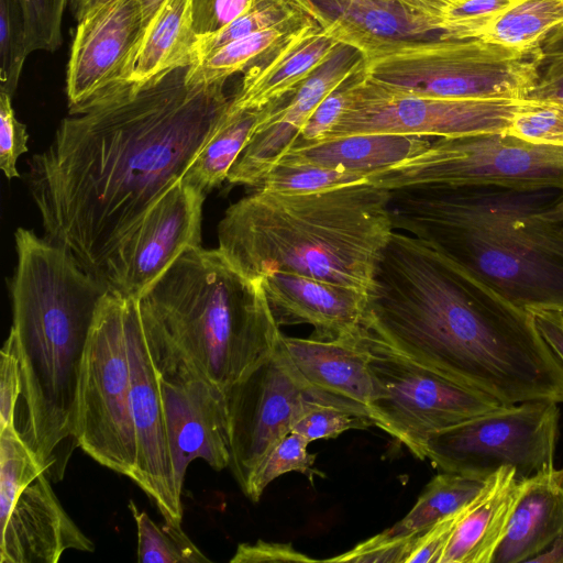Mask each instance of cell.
I'll return each mask as SVG.
<instances>
[{
  "instance_id": "836d02e7",
  "label": "cell",
  "mask_w": 563,
  "mask_h": 563,
  "mask_svg": "<svg viewBox=\"0 0 563 563\" xmlns=\"http://www.w3.org/2000/svg\"><path fill=\"white\" fill-rule=\"evenodd\" d=\"M368 181V177L303 162L283 161L263 178L256 189L287 194H310Z\"/></svg>"
},
{
  "instance_id": "9c48e42d",
  "label": "cell",
  "mask_w": 563,
  "mask_h": 563,
  "mask_svg": "<svg viewBox=\"0 0 563 563\" xmlns=\"http://www.w3.org/2000/svg\"><path fill=\"white\" fill-rule=\"evenodd\" d=\"M368 180L389 190L482 185L563 188V147L532 145L507 133L440 137Z\"/></svg>"
},
{
  "instance_id": "f6af8a7d",
  "label": "cell",
  "mask_w": 563,
  "mask_h": 563,
  "mask_svg": "<svg viewBox=\"0 0 563 563\" xmlns=\"http://www.w3.org/2000/svg\"><path fill=\"white\" fill-rule=\"evenodd\" d=\"M363 70L364 65L321 101L299 132L296 142H319L325 136L343 112L347 93Z\"/></svg>"
},
{
  "instance_id": "ffe728a7",
  "label": "cell",
  "mask_w": 563,
  "mask_h": 563,
  "mask_svg": "<svg viewBox=\"0 0 563 563\" xmlns=\"http://www.w3.org/2000/svg\"><path fill=\"white\" fill-rule=\"evenodd\" d=\"M282 346L301 380L322 404L369 417L373 382L362 330L338 339L283 334Z\"/></svg>"
},
{
  "instance_id": "83f0119b",
  "label": "cell",
  "mask_w": 563,
  "mask_h": 563,
  "mask_svg": "<svg viewBox=\"0 0 563 563\" xmlns=\"http://www.w3.org/2000/svg\"><path fill=\"white\" fill-rule=\"evenodd\" d=\"M311 20L299 11L278 24L234 40L189 66L187 80L194 84L225 82L232 75L244 73L254 62Z\"/></svg>"
},
{
  "instance_id": "7c38bea8",
  "label": "cell",
  "mask_w": 563,
  "mask_h": 563,
  "mask_svg": "<svg viewBox=\"0 0 563 563\" xmlns=\"http://www.w3.org/2000/svg\"><path fill=\"white\" fill-rule=\"evenodd\" d=\"M230 426L229 467L243 490L263 456L314 404L283 346L225 391ZM324 405V404H322Z\"/></svg>"
},
{
  "instance_id": "f5cc1de1",
  "label": "cell",
  "mask_w": 563,
  "mask_h": 563,
  "mask_svg": "<svg viewBox=\"0 0 563 563\" xmlns=\"http://www.w3.org/2000/svg\"><path fill=\"white\" fill-rule=\"evenodd\" d=\"M139 2L142 8L145 25L147 26L165 0H139Z\"/></svg>"
},
{
  "instance_id": "816d5d0a",
  "label": "cell",
  "mask_w": 563,
  "mask_h": 563,
  "mask_svg": "<svg viewBox=\"0 0 563 563\" xmlns=\"http://www.w3.org/2000/svg\"><path fill=\"white\" fill-rule=\"evenodd\" d=\"M530 562L563 563V531L556 537L549 548L534 556Z\"/></svg>"
},
{
  "instance_id": "f35d334b",
  "label": "cell",
  "mask_w": 563,
  "mask_h": 563,
  "mask_svg": "<svg viewBox=\"0 0 563 563\" xmlns=\"http://www.w3.org/2000/svg\"><path fill=\"white\" fill-rule=\"evenodd\" d=\"M374 426L373 420L362 413L341 407L314 404L296 422V432L309 442L321 439H334L352 429H367Z\"/></svg>"
},
{
  "instance_id": "c3c4849f",
  "label": "cell",
  "mask_w": 563,
  "mask_h": 563,
  "mask_svg": "<svg viewBox=\"0 0 563 563\" xmlns=\"http://www.w3.org/2000/svg\"><path fill=\"white\" fill-rule=\"evenodd\" d=\"M232 563H258V562H320L296 550L290 543L268 542L257 540L254 543H241L238 545Z\"/></svg>"
},
{
  "instance_id": "2e32d148",
  "label": "cell",
  "mask_w": 563,
  "mask_h": 563,
  "mask_svg": "<svg viewBox=\"0 0 563 563\" xmlns=\"http://www.w3.org/2000/svg\"><path fill=\"white\" fill-rule=\"evenodd\" d=\"M357 48L338 43L329 56L285 99L267 106L227 180L257 188L292 146L321 101L364 65Z\"/></svg>"
},
{
  "instance_id": "ac0fdd59",
  "label": "cell",
  "mask_w": 563,
  "mask_h": 563,
  "mask_svg": "<svg viewBox=\"0 0 563 563\" xmlns=\"http://www.w3.org/2000/svg\"><path fill=\"white\" fill-rule=\"evenodd\" d=\"M338 43L364 58L406 43L441 38V19L408 9L398 0H288Z\"/></svg>"
},
{
  "instance_id": "8d00e7d4",
  "label": "cell",
  "mask_w": 563,
  "mask_h": 563,
  "mask_svg": "<svg viewBox=\"0 0 563 563\" xmlns=\"http://www.w3.org/2000/svg\"><path fill=\"white\" fill-rule=\"evenodd\" d=\"M525 0H459L441 16L443 40L481 38L503 14Z\"/></svg>"
},
{
  "instance_id": "ba28073f",
  "label": "cell",
  "mask_w": 563,
  "mask_h": 563,
  "mask_svg": "<svg viewBox=\"0 0 563 563\" xmlns=\"http://www.w3.org/2000/svg\"><path fill=\"white\" fill-rule=\"evenodd\" d=\"M362 339L373 382L369 418L421 461L433 434L505 406L397 353L363 330Z\"/></svg>"
},
{
  "instance_id": "d590c367",
  "label": "cell",
  "mask_w": 563,
  "mask_h": 563,
  "mask_svg": "<svg viewBox=\"0 0 563 563\" xmlns=\"http://www.w3.org/2000/svg\"><path fill=\"white\" fill-rule=\"evenodd\" d=\"M299 12L288 0H255L219 32L199 37L198 60L217 48L249 34L278 24Z\"/></svg>"
},
{
  "instance_id": "7402d4cb",
  "label": "cell",
  "mask_w": 563,
  "mask_h": 563,
  "mask_svg": "<svg viewBox=\"0 0 563 563\" xmlns=\"http://www.w3.org/2000/svg\"><path fill=\"white\" fill-rule=\"evenodd\" d=\"M338 42L311 20L243 75L232 109H263L289 96L332 52Z\"/></svg>"
},
{
  "instance_id": "4316f807",
  "label": "cell",
  "mask_w": 563,
  "mask_h": 563,
  "mask_svg": "<svg viewBox=\"0 0 563 563\" xmlns=\"http://www.w3.org/2000/svg\"><path fill=\"white\" fill-rule=\"evenodd\" d=\"M264 110L232 109L229 103L212 135L181 179L205 195L227 180Z\"/></svg>"
},
{
  "instance_id": "e575fe53",
  "label": "cell",
  "mask_w": 563,
  "mask_h": 563,
  "mask_svg": "<svg viewBox=\"0 0 563 563\" xmlns=\"http://www.w3.org/2000/svg\"><path fill=\"white\" fill-rule=\"evenodd\" d=\"M29 54L24 0H0V92L14 95Z\"/></svg>"
},
{
  "instance_id": "b9f144b4",
  "label": "cell",
  "mask_w": 563,
  "mask_h": 563,
  "mask_svg": "<svg viewBox=\"0 0 563 563\" xmlns=\"http://www.w3.org/2000/svg\"><path fill=\"white\" fill-rule=\"evenodd\" d=\"M415 537V536H413ZM413 537L400 538L385 529L351 550L322 560L324 562L406 563Z\"/></svg>"
},
{
  "instance_id": "8992f818",
  "label": "cell",
  "mask_w": 563,
  "mask_h": 563,
  "mask_svg": "<svg viewBox=\"0 0 563 563\" xmlns=\"http://www.w3.org/2000/svg\"><path fill=\"white\" fill-rule=\"evenodd\" d=\"M541 46L515 49L481 38L406 43L365 58L366 75L405 92L438 98H528Z\"/></svg>"
},
{
  "instance_id": "ee69618b",
  "label": "cell",
  "mask_w": 563,
  "mask_h": 563,
  "mask_svg": "<svg viewBox=\"0 0 563 563\" xmlns=\"http://www.w3.org/2000/svg\"><path fill=\"white\" fill-rule=\"evenodd\" d=\"M473 500L441 518L423 532L416 534L411 541L406 563H439L454 530L468 511Z\"/></svg>"
},
{
  "instance_id": "f907efd6",
  "label": "cell",
  "mask_w": 563,
  "mask_h": 563,
  "mask_svg": "<svg viewBox=\"0 0 563 563\" xmlns=\"http://www.w3.org/2000/svg\"><path fill=\"white\" fill-rule=\"evenodd\" d=\"M401 4L418 13L441 19L444 11L459 0H398Z\"/></svg>"
},
{
  "instance_id": "60d3db41",
  "label": "cell",
  "mask_w": 563,
  "mask_h": 563,
  "mask_svg": "<svg viewBox=\"0 0 563 563\" xmlns=\"http://www.w3.org/2000/svg\"><path fill=\"white\" fill-rule=\"evenodd\" d=\"M528 98L563 101V25L552 31L541 44L539 77Z\"/></svg>"
},
{
  "instance_id": "1f68e13d",
  "label": "cell",
  "mask_w": 563,
  "mask_h": 563,
  "mask_svg": "<svg viewBox=\"0 0 563 563\" xmlns=\"http://www.w3.org/2000/svg\"><path fill=\"white\" fill-rule=\"evenodd\" d=\"M45 466L14 427L0 429V522L3 525L15 499Z\"/></svg>"
},
{
  "instance_id": "484cf974",
  "label": "cell",
  "mask_w": 563,
  "mask_h": 563,
  "mask_svg": "<svg viewBox=\"0 0 563 563\" xmlns=\"http://www.w3.org/2000/svg\"><path fill=\"white\" fill-rule=\"evenodd\" d=\"M198 42L191 0H165L145 27L128 84H143L164 71L196 64Z\"/></svg>"
},
{
  "instance_id": "9a60e30c",
  "label": "cell",
  "mask_w": 563,
  "mask_h": 563,
  "mask_svg": "<svg viewBox=\"0 0 563 563\" xmlns=\"http://www.w3.org/2000/svg\"><path fill=\"white\" fill-rule=\"evenodd\" d=\"M125 334L137 459L132 481L156 504L164 520L181 525V494L175 481L159 375L152 362L139 299L128 297Z\"/></svg>"
},
{
  "instance_id": "3957f363",
  "label": "cell",
  "mask_w": 563,
  "mask_h": 563,
  "mask_svg": "<svg viewBox=\"0 0 563 563\" xmlns=\"http://www.w3.org/2000/svg\"><path fill=\"white\" fill-rule=\"evenodd\" d=\"M391 191L396 230L428 243L516 306L563 314V188Z\"/></svg>"
},
{
  "instance_id": "d6986e66",
  "label": "cell",
  "mask_w": 563,
  "mask_h": 563,
  "mask_svg": "<svg viewBox=\"0 0 563 563\" xmlns=\"http://www.w3.org/2000/svg\"><path fill=\"white\" fill-rule=\"evenodd\" d=\"M93 549L64 510L45 472L23 488L1 525V563H57L67 550Z\"/></svg>"
},
{
  "instance_id": "bcb514c9",
  "label": "cell",
  "mask_w": 563,
  "mask_h": 563,
  "mask_svg": "<svg viewBox=\"0 0 563 563\" xmlns=\"http://www.w3.org/2000/svg\"><path fill=\"white\" fill-rule=\"evenodd\" d=\"M21 391L18 353L13 336L9 334L1 350L0 429L15 426V410Z\"/></svg>"
},
{
  "instance_id": "681fc988",
  "label": "cell",
  "mask_w": 563,
  "mask_h": 563,
  "mask_svg": "<svg viewBox=\"0 0 563 563\" xmlns=\"http://www.w3.org/2000/svg\"><path fill=\"white\" fill-rule=\"evenodd\" d=\"M531 312L543 339L563 364V314L547 310Z\"/></svg>"
},
{
  "instance_id": "f1b7e54d",
  "label": "cell",
  "mask_w": 563,
  "mask_h": 563,
  "mask_svg": "<svg viewBox=\"0 0 563 563\" xmlns=\"http://www.w3.org/2000/svg\"><path fill=\"white\" fill-rule=\"evenodd\" d=\"M486 479L442 472L426 486L408 514L387 528L395 537L408 538L423 532L441 518L461 509L483 489Z\"/></svg>"
},
{
  "instance_id": "5bb4252c",
  "label": "cell",
  "mask_w": 563,
  "mask_h": 563,
  "mask_svg": "<svg viewBox=\"0 0 563 563\" xmlns=\"http://www.w3.org/2000/svg\"><path fill=\"white\" fill-rule=\"evenodd\" d=\"M145 27L139 0H110L78 19L66 75L70 114L129 85Z\"/></svg>"
},
{
  "instance_id": "db71d44e",
  "label": "cell",
  "mask_w": 563,
  "mask_h": 563,
  "mask_svg": "<svg viewBox=\"0 0 563 563\" xmlns=\"http://www.w3.org/2000/svg\"><path fill=\"white\" fill-rule=\"evenodd\" d=\"M110 0H71L75 15L77 20L81 18L84 14H86L91 9L103 4Z\"/></svg>"
},
{
  "instance_id": "603a6c76",
  "label": "cell",
  "mask_w": 563,
  "mask_h": 563,
  "mask_svg": "<svg viewBox=\"0 0 563 563\" xmlns=\"http://www.w3.org/2000/svg\"><path fill=\"white\" fill-rule=\"evenodd\" d=\"M523 484L492 563L530 562L563 531V468L547 465Z\"/></svg>"
},
{
  "instance_id": "4dcf8cb0",
  "label": "cell",
  "mask_w": 563,
  "mask_h": 563,
  "mask_svg": "<svg viewBox=\"0 0 563 563\" xmlns=\"http://www.w3.org/2000/svg\"><path fill=\"white\" fill-rule=\"evenodd\" d=\"M129 508L137 530V561L156 563H206L210 560L183 531L181 525L164 520L162 526L137 508L133 500Z\"/></svg>"
},
{
  "instance_id": "30bf717a",
  "label": "cell",
  "mask_w": 563,
  "mask_h": 563,
  "mask_svg": "<svg viewBox=\"0 0 563 563\" xmlns=\"http://www.w3.org/2000/svg\"><path fill=\"white\" fill-rule=\"evenodd\" d=\"M531 98H438L385 86L365 67L351 87L343 112L321 140L356 134L457 137L506 133L514 117L538 103Z\"/></svg>"
},
{
  "instance_id": "7dc6e473",
  "label": "cell",
  "mask_w": 563,
  "mask_h": 563,
  "mask_svg": "<svg viewBox=\"0 0 563 563\" xmlns=\"http://www.w3.org/2000/svg\"><path fill=\"white\" fill-rule=\"evenodd\" d=\"M255 0H191L192 24L199 37L212 35L247 10Z\"/></svg>"
},
{
  "instance_id": "cb8c5ba5",
  "label": "cell",
  "mask_w": 563,
  "mask_h": 563,
  "mask_svg": "<svg viewBox=\"0 0 563 563\" xmlns=\"http://www.w3.org/2000/svg\"><path fill=\"white\" fill-rule=\"evenodd\" d=\"M522 484L512 467L493 473L454 530L439 563H492Z\"/></svg>"
},
{
  "instance_id": "4fadbf2b",
  "label": "cell",
  "mask_w": 563,
  "mask_h": 563,
  "mask_svg": "<svg viewBox=\"0 0 563 563\" xmlns=\"http://www.w3.org/2000/svg\"><path fill=\"white\" fill-rule=\"evenodd\" d=\"M206 195L176 183L119 242L101 279L110 291L140 299L189 247L201 245Z\"/></svg>"
},
{
  "instance_id": "7bdbcfd3",
  "label": "cell",
  "mask_w": 563,
  "mask_h": 563,
  "mask_svg": "<svg viewBox=\"0 0 563 563\" xmlns=\"http://www.w3.org/2000/svg\"><path fill=\"white\" fill-rule=\"evenodd\" d=\"M11 98L0 92V168L8 179L20 177L16 162L29 150L26 125L16 119Z\"/></svg>"
},
{
  "instance_id": "52a82bcc",
  "label": "cell",
  "mask_w": 563,
  "mask_h": 563,
  "mask_svg": "<svg viewBox=\"0 0 563 563\" xmlns=\"http://www.w3.org/2000/svg\"><path fill=\"white\" fill-rule=\"evenodd\" d=\"M128 297L108 291L90 330L80 366L75 443L113 472L132 478L137 459L125 334Z\"/></svg>"
},
{
  "instance_id": "ab89813d",
  "label": "cell",
  "mask_w": 563,
  "mask_h": 563,
  "mask_svg": "<svg viewBox=\"0 0 563 563\" xmlns=\"http://www.w3.org/2000/svg\"><path fill=\"white\" fill-rule=\"evenodd\" d=\"M68 0H24L29 52L56 51L62 42L63 15Z\"/></svg>"
},
{
  "instance_id": "6da1fadb",
  "label": "cell",
  "mask_w": 563,
  "mask_h": 563,
  "mask_svg": "<svg viewBox=\"0 0 563 563\" xmlns=\"http://www.w3.org/2000/svg\"><path fill=\"white\" fill-rule=\"evenodd\" d=\"M188 68L129 84L71 113L27 162L26 185L46 238L99 278L119 242L183 178L228 109L224 82H189Z\"/></svg>"
},
{
  "instance_id": "f546056e",
  "label": "cell",
  "mask_w": 563,
  "mask_h": 563,
  "mask_svg": "<svg viewBox=\"0 0 563 563\" xmlns=\"http://www.w3.org/2000/svg\"><path fill=\"white\" fill-rule=\"evenodd\" d=\"M563 25V0H525L497 19L481 40L515 49L541 46Z\"/></svg>"
},
{
  "instance_id": "d4e9b609",
  "label": "cell",
  "mask_w": 563,
  "mask_h": 563,
  "mask_svg": "<svg viewBox=\"0 0 563 563\" xmlns=\"http://www.w3.org/2000/svg\"><path fill=\"white\" fill-rule=\"evenodd\" d=\"M430 142L428 137L398 134H356L312 143L295 142L277 163L303 162L371 177L421 152Z\"/></svg>"
},
{
  "instance_id": "277c9868",
  "label": "cell",
  "mask_w": 563,
  "mask_h": 563,
  "mask_svg": "<svg viewBox=\"0 0 563 563\" xmlns=\"http://www.w3.org/2000/svg\"><path fill=\"white\" fill-rule=\"evenodd\" d=\"M391 196L369 180L310 194L256 189L227 209L218 249L249 279L280 271L368 292L396 231Z\"/></svg>"
},
{
  "instance_id": "d6a6232c",
  "label": "cell",
  "mask_w": 563,
  "mask_h": 563,
  "mask_svg": "<svg viewBox=\"0 0 563 563\" xmlns=\"http://www.w3.org/2000/svg\"><path fill=\"white\" fill-rule=\"evenodd\" d=\"M310 442L302 435L290 432L280 439L252 471L243 493L257 503L265 488L277 477L289 472H299L313 484L316 476H324L314 467L317 454L307 451Z\"/></svg>"
},
{
  "instance_id": "5b68a950",
  "label": "cell",
  "mask_w": 563,
  "mask_h": 563,
  "mask_svg": "<svg viewBox=\"0 0 563 563\" xmlns=\"http://www.w3.org/2000/svg\"><path fill=\"white\" fill-rule=\"evenodd\" d=\"M161 378L203 379L225 391L279 346L283 333L262 280L219 249L186 250L139 299Z\"/></svg>"
},
{
  "instance_id": "8fae6325",
  "label": "cell",
  "mask_w": 563,
  "mask_h": 563,
  "mask_svg": "<svg viewBox=\"0 0 563 563\" xmlns=\"http://www.w3.org/2000/svg\"><path fill=\"white\" fill-rule=\"evenodd\" d=\"M559 419L553 400L505 405L433 434L426 459L442 472L486 479L509 466L526 478L554 463Z\"/></svg>"
},
{
  "instance_id": "44dd1931",
  "label": "cell",
  "mask_w": 563,
  "mask_h": 563,
  "mask_svg": "<svg viewBox=\"0 0 563 563\" xmlns=\"http://www.w3.org/2000/svg\"><path fill=\"white\" fill-rule=\"evenodd\" d=\"M261 280L279 327L310 324L316 339L361 332L367 292L290 272H274Z\"/></svg>"
},
{
  "instance_id": "7a4b0ae2",
  "label": "cell",
  "mask_w": 563,
  "mask_h": 563,
  "mask_svg": "<svg viewBox=\"0 0 563 563\" xmlns=\"http://www.w3.org/2000/svg\"><path fill=\"white\" fill-rule=\"evenodd\" d=\"M362 329L504 405L563 404V364L533 313L411 234L393 233L367 292Z\"/></svg>"
},
{
  "instance_id": "74e56055",
  "label": "cell",
  "mask_w": 563,
  "mask_h": 563,
  "mask_svg": "<svg viewBox=\"0 0 563 563\" xmlns=\"http://www.w3.org/2000/svg\"><path fill=\"white\" fill-rule=\"evenodd\" d=\"M506 133L532 145L563 147V101L540 100L518 112Z\"/></svg>"
},
{
  "instance_id": "e0dca14e",
  "label": "cell",
  "mask_w": 563,
  "mask_h": 563,
  "mask_svg": "<svg viewBox=\"0 0 563 563\" xmlns=\"http://www.w3.org/2000/svg\"><path fill=\"white\" fill-rule=\"evenodd\" d=\"M169 450L178 492L191 461L216 471L230 464V426L225 393L203 379L161 378Z\"/></svg>"
}]
</instances>
